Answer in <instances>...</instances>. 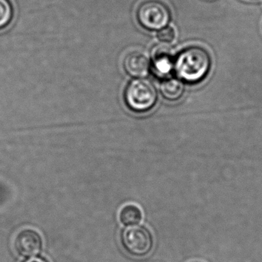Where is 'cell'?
<instances>
[{
    "label": "cell",
    "mask_w": 262,
    "mask_h": 262,
    "mask_svg": "<svg viewBox=\"0 0 262 262\" xmlns=\"http://www.w3.org/2000/svg\"><path fill=\"white\" fill-rule=\"evenodd\" d=\"M13 16L14 10L10 0H0V30L11 24Z\"/></svg>",
    "instance_id": "10"
},
{
    "label": "cell",
    "mask_w": 262,
    "mask_h": 262,
    "mask_svg": "<svg viewBox=\"0 0 262 262\" xmlns=\"http://www.w3.org/2000/svg\"><path fill=\"white\" fill-rule=\"evenodd\" d=\"M16 251L26 257L37 255L42 248L40 235L34 230L24 229L19 231L14 242Z\"/></svg>",
    "instance_id": "6"
},
{
    "label": "cell",
    "mask_w": 262,
    "mask_h": 262,
    "mask_svg": "<svg viewBox=\"0 0 262 262\" xmlns=\"http://www.w3.org/2000/svg\"><path fill=\"white\" fill-rule=\"evenodd\" d=\"M125 72L133 77H145L151 68L149 59L140 52H131L125 56L123 61Z\"/></svg>",
    "instance_id": "7"
},
{
    "label": "cell",
    "mask_w": 262,
    "mask_h": 262,
    "mask_svg": "<svg viewBox=\"0 0 262 262\" xmlns=\"http://www.w3.org/2000/svg\"><path fill=\"white\" fill-rule=\"evenodd\" d=\"M151 54V67L154 74L159 78H168L174 67L171 49L167 45L156 46Z\"/></svg>",
    "instance_id": "5"
},
{
    "label": "cell",
    "mask_w": 262,
    "mask_h": 262,
    "mask_svg": "<svg viewBox=\"0 0 262 262\" xmlns=\"http://www.w3.org/2000/svg\"><path fill=\"white\" fill-rule=\"evenodd\" d=\"M184 83L180 79L168 77L160 85V91L164 98L170 101L180 99L184 93Z\"/></svg>",
    "instance_id": "8"
},
{
    "label": "cell",
    "mask_w": 262,
    "mask_h": 262,
    "mask_svg": "<svg viewBox=\"0 0 262 262\" xmlns=\"http://www.w3.org/2000/svg\"><path fill=\"white\" fill-rule=\"evenodd\" d=\"M26 262H47L45 259L42 258V257H33V258L30 259V260H27Z\"/></svg>",
    "instance_id": "12"
},
{
    "label": "cell",
    "mask_w": 262,
    "mask_h": 262,
    "mask_svg": "<svg viewBox=\"0 0 262 262\" xmlns=\"http://www.w3.org/2000/svg\"><path fill=\"white\" fill-rule=\"evenodd\" d=\"M138 22L148 30H160L171 20L169 9L159 0H145L138 7Z\"/></svg>",
    "instance_id": "3"
},
{
    "label": "cell",
    "mask_w": 262,
    "mask_h": 262,
    "mask_svg": "<svg viewBox=\"0 0 262 262\" xmlns=\"http://www.w3.org/2000/svg\"><path fill=\"white\" fill-rule=\"evenodd\" d=\"M125 104L136 113H145L151 110L157 101V92L151 81L136 79L127 85L124 93Z\"/></svg>",
    "instance_id": "2"
},
{
    "label": "cell",
    "mask_w": 262,
    "mask_h": 262,
    "mask_svg": "<svg viewBox=\"0 0 262 262\" xmlns=\"http://www.w3.org/2000/svg\"><path fill=\"white\" fill-rule=\"evenodd\" d=\"M119 219L123 225L133 226L140 223L142 219V213L140 208L136 205H125L119 213Z\"/></svg>",
    "instance_id": "9"
},
{
    "label": "cell",
    "mask_w": 262,
    "mask_h": 262,
    "mask_svg": "<svg viewBox=\"0 0 262 262\" xmlns=\"http://www.w3.org/2000/svg\"><path fill=\"white\" fill-rule=\"evenodd\" d=\"M158 38L161 42H165V43H170V42H173L174 38H176V32H174L172 27H164L163 29L159 30V33H158Z\"/></svg>",
    "instance_id": "11"
},
{
    "label": "cell",
    "mask_w": 262,
    "mask_h": 262,
    "mask_svg": "<svg viewBox=\"0 0 262 262\" xmlns=\"http://www.w3.org/2000/svg\"><path fill=\"white\" fill-rule=\"evenodd\" d=\"M124 248L132 255L142 257L151 251L153 246L152 236L142 226L133 225L124 230L122 234Z\"/></svg>",
    "instance_id": "4"
},
{
    "label": "cell",
    "mask_w": 262,
    "mask_h": 262,
    "mask_svg": "<svg viewBox=\"0 0 262 262\" xmlns=\"http://www.w3.org/2000/svg\"><path fill=\"white\" fill-rule=\"evenodd\" d=\"M210 67L211 59L206 50L193 47L181 52L174 61V70L181 80L195 83L206 76Z\"/></svg>",
    "instance_id": "1"
}]
</instances>
